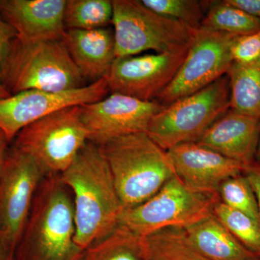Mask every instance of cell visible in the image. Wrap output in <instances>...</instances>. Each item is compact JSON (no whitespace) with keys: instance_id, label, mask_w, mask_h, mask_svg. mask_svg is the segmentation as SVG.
I'll list each match as a JSON object with an SVG mask.
<instances>
[{"instance_id":"cell-1","label":"cell","mask_w":260,"mask_h":260,"mask_svg":"<svg viewBox=\"0 0 260 260\" xmlns=\"http://www.w3.org/2000/svg\"><path fill=\"white\" fill-rule=\"evenodd\" d=\"M59 177L73 197L75 243L85 250L119 225L124 208L102 150L90 142Z\"/></svg>"},{"instance_id":"cell-2","label":"cell","mask_w":260,"mask_h":260,"mask_svg":"<svg viewBox=\"0 0 260 260\" xmlns=\"http://www.w3.org/2000/svg\"><path fill=\"white\" fill-rule=\"evenodd\" d=\"M73 197L59 176L44 178L15 251V260H81Z\"/></svg>"},{"instance_id":"cell-3","label":"cell","mask_w":260,"mask_h":260,"mask_svg":"<svg viewBox=\"0 0 260 260\" xmlns=\"http://www.w3.org/2000/svg\"><path fill=\"white\" fill-rule=\"evenodd\" d=\"M99 148L124 210L150 199L176 175L167 150L146 133L119 137Z\"/></svg>"},{"instance_id":"cell-4","label":"cell","mask_w":260,"mask_h":260,"mask_svg":"<svg viewBox=\"0 0 260 260\" xmlns=\"http://www.w3.org/2000/svg\"><path fill=\"white\" fill-rule=\"evenodd\" d=\"M0 80L10 95L39 90L59 92L85 86L62 41H13Z\"/></svg>"},{"instance_id":"cell-5","label":"cell","mask_w":260,"mask_h":260,"mask_svg":"<svg viewBox=\"0 0 260 260\" xmlns=\"http://www.w3.org/2000/svg\"><path fill=\"white\" fill-rule=\"evenodd\" d=\"M116 58L152 50L158 54L188 51L197 30L149 9L138 0H114Z\"/></svg>"},{"instance_id":"cell-6","label":"cell","mask_w":260,"mask_h":260,"mask_svg":"<svg viewBox=\"0 0 260 260\" xmlns=\"http://www.w3.org/2000/svg\"><path fill=\"white\" fill-rule=\"evenodd\" d=\"M231 87L226 75L162 108L149 124L146 133L164 150L197 143L230 109Z\"/></svg>"},{"instance_id":"cell-7","label":"cell","mask_w":260,"mask_h":260,"mask_svg":"<svg viewBox=\"0 0 260 260\" xmlns=\"http://www.w3.org/2000/svg\"><path fill=\"white\" fill-rule=\"evenodd\" d=\"M13 141L15 148L28 155L46 177L60 175L88 142L81 106L64 108L32 122Z\"/></svg>"},{"instance_id":"cell-8","label":"cell","mask_w":260,"mask_h":260,"mask_svg":"<svg viewBox=\"0 0 260 260\" xmlns=\"http://www.w3.org/2000/svg\"><path fill=\"white\" fill-rule=\"evenodd\" d=\"M218 200L191 190L175 175L150 199L124 210L119 224L142 237L167 228L186 229L211 215Z\"/></svg>"},{"instance_id":"cell-9","label":"cell","mask_w":260,"mask_h":260,"mask_svg":"<svg viewBox=\"0 0 260 260\" xmlns=\"http://www.w3.org/2000/svg\"><path fill=\"white\" fill-rule=\"evenodd\" d=\"M45 174L14 145L0 170V240L15 251Z\"/></svg>"},{"instance_id":"cell-10","label":"cell","mask_w":260,"mask_h":260,"mask_svg":"<svg viewBox=\"0 0 260 260\" xmlns=\"http://www.w3.org/2000/svg\"><path fill=\"white\" fill-rule=\"evenodd\" d=\"M236 37L203 27L198 29L177 74L157 101L167 107L226 75L234 62L231 48Z\"/></svg>"},{"instance_id":"cell-11","label":"cell","mask_w":260,"mask_h":260,"mask_svg":"<svg viewBox=\"0 0 260 260\" xmlns=\"http://www.w3.org/2000/svg\"><path fill=\"white\" fill-rule=\"evenodd\" d=\"M107 77L82 88L51 92L30 90L0 99V130L10 143L25 126L64 108L102 100L109 93Z\"/></svg>"},{"instance_id":"cell-12","label":"cell","mask_w":260,"mask_h":260,"mask_svg":"<svg viewBox=\"0 0 260 260\" xmlns=\"http://www.w3.org/2000/svg\"><path fill=\"white\" fill-rule=\"evenodd\" d=\"M164 107L158 101L144 102L113 93L81 106V118L88 142L101 146L119 137L146 133L152 119Z\"/></svg>"},{"instance_id":"cell-13","label":"cell","mask_w":260,"mask_h":260,"mask_svg":"<svg viewBox=\"0 0 260 260\" xmlns=\"http://www.w3.org/2000/svg\"><path fill=\"white\" fill-rule=\"evenodd\" d=\"M187 51L116 58L107 76L109 91L144 102L157 101L172 83Z\"/></svg>"},{"instance_id":"cell-14","label":"cell","mask_w":260,"mask_h":260,"mask_svg":"<svg viewBox=\"0 0 260 260\" xmlns=\"http://www.w3.org/2000/svg\"><path fill=\"white\" fill-rule=\"evenodd\" d=\"M176 176L189 189L218 195L220 184L242 174L244 165L198 143L178 145L167 150Z\"/></svg>"},{"instance_id":"cell-15","label":"cell","mask_w":260,"mask_h":260,"mask_svg":"<svg viewBox=\"0 0 260 260\" xmlns=\"http://www.w3.org/2000/svg\"><path fill=\"white\" fill-rule=\"evenodd\" d=\"M67 0H0V15L24 42L62 41Z\"/></svg>"},{"instance_id":"cell-16","label":"cell","mask_w":260,"mask_h":260,"mask_svg":"<svg viewBox=\"0 0 260 260\" xmlns=\"http://www.w3.org/2000/svg\"><path fill=\"white\" fill-rule=\"evenodd\" d=\"M260 119L229 109L197 143L228 158L247 165L255 160Z\"/></svg>"},{"instance_id":"cell-17","label":"cell","mask_w":260,"mask_h":260,"mask_svg":"<svg viewBox=\"0 0 260 260\" xmlns=\"http://www.w3.org/2000/svg\"><path fill=\"white\" fill-rule=\"evenodd\" d=\"M63 42L84 79L93 83L107 76L116 59L111 29L67 30Z\"/></svg>"},{"instance_id":"cell-18","label":"cell","mask_w":260,"mask_h":260,"mask_svg":"<svg viewBox=\"0 0 260 260\" xmlns=\"http://www.w3.org/2000/svg\"><path fill=\"white\" fill-rule=\"evenodd\" d=\"M189 242L209 260H260L220 223L213 213L184 229Z\"/></svg>"},{"instance_id":"cell-19","label":"cell","mask_w":260,"mask_h":260,"mask_svg":"<svg viewBox=\"0 0 260 260\" xmlns=\"http://www.w3.org/2000/svg\"><path fill=\"white\" fill-rule=\"evenodd\" d=\"M226 75L230 81V109L260 119V59L247 64L233 62Z\"/></svg>"},{"instance_id":"cell-20","label":"cell","mask_w":260,"mask_h":260,"mask_svg":"<svg viewBox=\"0 0 260 260\" xmlns=\"http://www.w3.org/2000/svg\"><path fill=\"white\" fill-rule=\"evenodd\" d=\"M81 260H145L144 237L119 224L85 249Z\"/></svg>"},{"instance_id":"cell-21","label":"cell","mask_w":260,"mask_h":260,"mask_svg":"<svg viewBox=\"0 0 260 260\" xmlns=\"http://www.w3.org/2000/svg\"><path fill=\"white\" fill-rule=\"evenodd\" d=\"M145 260H209L189 242L182 228H167L144 237Z\"/></svg>"},{"instance_id":"cell-22","label":"cell","mask_w":260,"mask_h":260,"mask_svg":"<svg viewBox=\"0 0 260 260\" xmlns=\"http://www.w3.org/2000/svg\"><path fill=\"white\" fill-rule=\"evenodd\" d=\"M202 27L234 36L249 35L260 31V19L223 0L210 4Z\"/></svg>"},{"instance_id":"cell-23","label":"cell","mask_w":260,"mask_h":260,"mask_svg":"<svg viewBox=\"0 0 260 260\" xmlns=\"http://www.w3.org/2000/svg\"><path fill=\"white\" fill-rule=\"evenodd\" d=\"M113 3L109 0H67L64 25L67 30L107 28L112 22Z\"/></svg>"},{"instance_id":"cell-24","label":"cell","mask_w":260,"mask_h":260,"mask_svg":"<svg viewBox=\"0 0 260 260\" xmlns=\"http://www.w3.org/2000/svg\"><path fill=\"white\" fill-rule=\"evenodd\" d=\"M213 215L244 247L260 257V223L246 214L229 208L218 200Z\"/></svg>"},{"instance_id":"cell-25","label":"cell","mask_w":260,"mask_h":260,"mask_svg":"<svg viewBox=\"0 0 260 260\" xmlns=\"http://www.w3.org/2000/svg\"><path fill=\"white\" fill-rule=\"evenodd\" d=\"M218 195L223 204L249 215L260 223L255 195L242 174L224 181L219 187Z\"/></svg>"},{"instance_id":"cell-26","label":"cell","mask_w":260,"mask_h":260,"mask_svg":"<svg viewBox=\"0 0 260 260\" xmlns=\"http://www.w3.org/2000/svg\"><path fill=\"white\" fill-rule=\"evenodd\" d=\"M149 9L194 30L201 28L205 18L204 3L196 0H142Z\"/></svg>"},{"instance_id":"cell-27","label":"cell","mask_w":260,"mask_h":260,"mask_svg":"<svg viewBox=\"0 0 260 260\" xmlns=\"http://www.w3.org/2000/svg\"><path fill=\"white\" fill-rule=\"evenodd\" d=\"M231 53L234 62L247 64L260 59V31L238 36L233 41Z\"/></svg>"},{"instance_id":"cell-28","label":"cell","mask_w":260,"mask_h":260,"mask_svg":"<svg viewBox=\"0 0 260 260\" xmlns=\"http://www.w3.org/2000/svg\"><path fill=\"white\" fill-rule=\"evenodd\" d=\"M18 38L16 30L0 15V71L9 53L13 41Z\"/></svg>"},{"instance_id":"cell-29","label":"cell","mask_w":260,"mask_h":260,"mask_svg":"<svg viewBox=\"0 0 260 260\" xmlns=\"http://www.w3.org/2000/svg\"><path fill=\"white\" fill-rule=\"evenodd\" d=\"M242 174L247 179L255 195L260 222V164L254 160L244 165Z\"/></svg>"},{"instance_id":"cell-30","label":"cell","mask_w":260,"mask_h":260,"mask_svg":"<svg viewBox=\"0 0 260 260\" xmlns=\"http://www.w3.org/2000/svg\"><path fill=\"white\" fill-rule=\"evenodd\" d=\"M227 3L260 19V0H226Z\"/></svg>"},{"instance_id":"cell-31","label":"cell","mask_w":260,"mask_h":260,"mask_svg":"<svg viewBox=\"0 0 260 260\" xmlns=\"http://www.w3.org/2000/svg\"><path fill=\"white\" fill-rule=\"evenodd\" d=\"M8 138H6L4 133L0 130V170L3 167V164L6 158L7 153H8V145L10 144Z\"/></svg>"},{"instance_id":"cell-32","label":"cell","mask_w":260,"mask_h":260,"mask_svg":"<svg viewBox=\"0 0 260 260\" xmlns=\"http://www.w3.org/2000/svg\"><path fill=\"white\" fill-rule=\"evenodd\" d=\"M0 260H15V251L0 240Z\"/></svg>"},{"instance_id":"cell-33","label":"cell","mask_w":260,"mask_h":260,"mask_svg":"<svg viewBox=\"0 0 260 260\" xmlns=\"http://www.w3.org/2000/svg\"><path fill=\"white\" fill-rule=\"evenodd\" d=\"M10 95H10L9 92L7 90V89L5 88L4 85H3L1 80H0V99H5V98L10 96Z\"/></svg>"},{"instance_id":"cell-34","label":"cell","mask_w":260,"mask_h":260,"mask_svg":"<svg viewBox=\"0 0 260 260\" xmlns=\"http://www.w3.org/2000/svg\"><path fill=\"white\" fill-rule=\"evenodd\" d=\"M255 161L259 162V164H260V135L259 138V141H258L257 148H256Z\"/></svg>"}]
</instances>
